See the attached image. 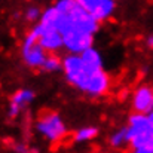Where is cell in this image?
I'll return each instance as SVG.
<instances>
[{
	"label": "cell",
	"instance_id": "cell-10",
	"mask_svg": "<svg viewBox=\"0 0 153 153\" xmlns=\"http://www.w3.org/2000/svg\"><path fill=\"white\" fill-rule=\"evenodd\" d=\"M108 86V77L104 71H97L91 79H89V83L86 86V91L85 92H89L92 95H100L102 92H105Z\"/></svg>",
	"mask_w": 153,
	"mask_h": 153
},
{
	"label": "cell",
	"instance_id": "cell-13",
	"mask_svg": "<svg viewBox=\"0 0 153 153\" xmlns=\"http://www.w3.org/2000/svg\"><path fill=\"white\" fill-rule=\"evenodd\" d=\"M97 132H98V129L94 128V126L82 128V129H79L74 134V141H88V140H92L97 135Z\"/></svg>",
	"mask_w": 153,
	"mask_h": 153
},
{
	"label": "cell",
	"instance_id": "cell-2",
	"mask_svg": "<svg viewBox=\"0 0 153 153\" xmlns=\"http://www.w3.org/2000/svg\"><path fill=\"white\" fill-rule=\"evenodd\" d=\"M128 137L132 153H153V128L146 114H134L128 122Z\"/></svg>",
	"mask_w": 153,
	"mask_h": 153
},
{
	"label": "cell",
	"instance_id": "cell-16",
	"mask_svg": "<svg viewBox=\"0 0 153 153\" xmlns=\"http://www.w3.org/2000/svg\"><path fill=\"white\" fill-rule=\"evenodd\" d=\"M25 18H27L28 21H36V19L39 18V9H37V7H30V9L27 10V13H25Z\"/></svg>",
	"mask_w": 153,
	"mask_h": 153
},
{
	"label": "cell",
	"instance_id": "cell-1",
	"mask_svg": "<svg viewBox=\"0 0 153 153\" xmlns=\"http://www.w3.org/2000/svg\"><path fill=\"white\" fill-rule=\"evenodd\" d=\"M55 7L58 9V21L56 28L64 36L67 33H83L91 34L98 28V21L86 12L77 0H59Z\"/></svg>",
	"mask_w": 153,
	"mask_h": 153
},
{
	"label": "cell",
	"instance_id": "cell-12",
	"mask_svg": "<svg viewBox=\"0 0 153 153\" xmlns=\"http://www.w3.org/2000/svg\"><path fill=\"white\" fill-rule=\"evenodd\" d=\"M110 144L113 147H122L123 144H129V137H128V128H122L117 132H114L110 138Z\"/></svg>",
	"mask_w": 153,
	"mask_h": 153
},
{
	"label": "cell",
	"instance_id": "cell-19",
	"mask_svg": "<svg viewBox=\"0 0 153 153\" xmlns=\"http://www.w3.org/2000/svg\"><path fill=\"white\" fill-rule=\"evenodd\" d=\"M147 45H149L150 48H153V36H152V37H149V39H147Z\"/></svg>",
	"mask_w": 153,
	"mask_h": 153
},
{
	"label": "cell",
	"instance_id": "cell-17",
	"mask_svg": "<svg viewBox=\"0 0 153 153\" xmlns=\"http://www.w3.org/2000/svg\"><path fill=\"white\" fill-rule=\"evenodd\" d=\"M19 111H21V105H18V104H15V102H10V107H9V116H10V117H15Z\"/></svg>",
	"mask_w": 153,
	"mask_h": 153
},
{
	"label": "cell",
	"instance_id": "cell-15",
	"mask_svg": "<svg viewBox=\"0 0 153 153\" xmlns=\"http://www.w3.org/2000/svg\"><path fill=\"white\" fill-rule=\"evenodd\" d=\"M59 65H61V61L58 59V56H55V55H49V56L46 58L45 64H43V70L53 71V70L59 68Z\"/></svg>",
	"mask_w": 153,
	"mask_h": 153
},
{
	"label": "cell",
	"instance_id": "cell-9",
	"mask_svg": "<svg viewBox=\"0 0 153 153\" xmlns=\"http://www.w3.org/2000/svg\"><path fill=\"white\" fill-rule=\"evenodd\" d=\"M22 56H24V61L30 67H43V64L48 58L45 53V49L40 46L39 42L34 45L22 46Z\"/></svg>",
	"mask_w": 153,
	"mask_h": 153
},
{
	"label": "cell",
	"instance_id": "cell-14",
	"mask_svg": "<svg viewBox=\"0 0 153 153\" xmlns=\"http://www.w3.org/2000/svg\"><path fill=\"white\" fill-rule=\"evenodd\" d=\"M34 98V94L31 92V91H27V89H21V91H18V92H15L13 94V97H12V102H15V104H18V105H24L25 102L31 101Z\"/></svg>",
	"mask_w": 153,
	"mask_h": 153
},
{
	"label": "cell",
	"instance_id": "cell-7",
	"mask_svg": "<svg viewBox=\"0 0 153 153\" xmlns=\"http://www.w3.org/2000/svg\"><path fill=\"white\" fill-rule=\"evenodd\" d=\"M64 40V46L68 51L74 52V53H82L86 49H91L92 40L94 37L91 34H83V33H67L62 36Z\"/></svg>",
	"mask_w": 153,
	"mask_h": 153
},
{
	"label": "cell",
	"instance_id": "cell-20",
	"mask_svg": "<svg viewBox=\"0 0 153 153\" xmlns=\"http://www.w3.org/2000/svg\"><path fill=\"white\" fill-rule=\"evenodd\" d=\"M149 120H150V123H152V128H153V111L149 114Z\"/></svg>",
	"mask_w": 153,
	"mask_h": 153
},
{
	"label": "cell",
	"instance_id": "cell-5",
	"mask_svg": "<svg viewBox=\"0 0 153 153\" xmlns=\"http://www.w3.org/2000/svg\"><path fill=\"white\" fill-rule=\"evenodd\" d=\"M77 1L97 21L105 19L114 9V1L113 0H77Z\"/></svg>",
	"mask_w": 153,
	"mask_h": 153
},
{
	"label": "cell",
	"instance_id": "cell-6",
	"mask_svg": "<svg viewBox=\"0 0 153 153\" xmlns=\"http://www.w3.org/2000/svg\"><path fill=\"white\" fill-rule=\"evenodd\" d=\"M39 30V43L45 51H55L59 46L64 45L62 34L55 28V27H43V25H36Z\"/></svg>",
	"mask_w": 153,
	"mask_h": 153
},
{
	"label": "cell",
	"instance_id": "cell-8",
	"mask_svg": "<svg viewBox=\"0 0 153 153\" xmlns=\"http://www.w3.org/2000/svg\"><path fill=\"white\" fill-rule=\"evenodd\" d=\"M134 108L140 114H150L153 111V89L149 86H141L134 95Z\"/></svg>",
	"mask_w": 153,
	"mask_h": 153
},
{
	"label": "cell",
	"instance_id": "cell-4",
	"mask_svg": "<svg viewBox=\"0 0 153 153\" xmlns=\"http://www.w3.org/2000/svg\"><path fill=\"white\" fill-rule=\"evenodd\" d=\"M37 131L51 141H59L65 135V126L61 117L53 111H45L37 120Z\"/></svg>",
	"mask_w": 153,
	"mask_h": 153
},
{
	"label": "cell",
	"instance_id": "cell-3",
	"mask_svg": "<svg viewBox=\"0 0 153 153\" xmlns=\"http://www.w3.org/2000/svg\"><path fill=\"white\" fill-rule=\"evenodd\" d=\"M62 67H64V71H65V76H67L68 82L73 83L74 86H77L82 91H86L89 79L97 73L95 70L89 68L82 61L80 56H76V55L67 56L62 61ZM98 71H101V70H98Z\"/></svg>",
	"mask_w": 153,
	"mask_h": 153
},
{
	"label": "cell",
	"instance_id": "cell-11",
	"mask_svg": "<svg viewBox=\"0 0 153 153\" xmlns=\"http://www.w3.org/2000/svg\"><path fill=\"white\" fill-rule=\"evenodd\" d=\"M80 58H82V61L89 67V68H92V70H95V71H98V70H101V56H100V53L95 51V49H86L85 52H82L80 53Z\"/></svg>",
	"mask_w": 153,
	"mask_h": 153
},
{
	"label": "cell",
	"instance_id": "cell-18",
	"mask_svg": "<svg viewBox=\"0 0 153 153\" xmlns=\"http://www.w3.org/2000/svg\"><path fill=\"white\" fill-rule=\"evenodd\" d=\"M15 150H16L18 153H27L25 146H15Z\"/></svg>",
	"mask_w": 153,
	"mask_h": 153
}]
</instances>
